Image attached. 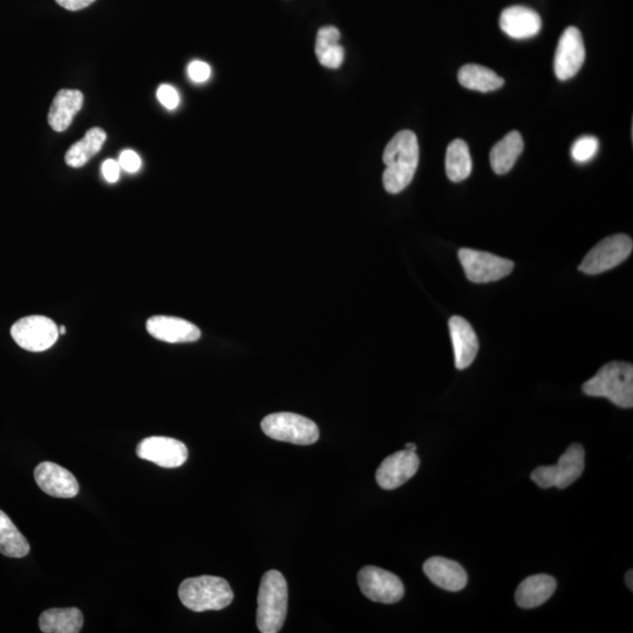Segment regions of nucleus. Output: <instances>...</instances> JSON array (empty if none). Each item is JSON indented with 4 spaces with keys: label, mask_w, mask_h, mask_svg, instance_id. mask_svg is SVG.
Segmentation results:
<instances>
[{
    "label": "nucleus",
    "mask_w": 633,
    "mask_h": 633,
    "mask_svg": "<svg viewBox=\"0 0 633 633\" xmlns=\"http://www.w3.org/2000/svg\"><path fill=\"white\" fill-rule=\"evenodd\" d=\"M448 324L454 347L456 369L465 370L473 364L478 355L480 347L478 336L465 318L453 316Z\"/></svg>",
    "instance_id": "16"
},
{
    "label": "nucleus",
    "mask_w": 633,
    "mask_h": 633,
    "mask_svg": "<svg viewBox=\"0 0 633 633\" xmlns=\"http://www.w3.org/2000/svg\"><path fill=\"white\" fill-rule=\"evenodd\" d=\"M158 99L168 110H174L179 106L180 97L178 91L169 85H161L158 90Z\"/></svg>",
    "instance_id": "30"
},
{
    "label": "nucleus",
    "mask_w": 633,
    "mask_h": 633,
    "mask_svg": "<svg viewBox=\"0 0 633 633\" xmlns=\"http://www.w3.org/2000/svg\"><path fill=\"white\" fill-rule=\"evenodd\" d=\"M419 142L412 131L394 135L386 146L383 160L386 165L383 183L387 193L399 194L413 181L419 165Z\"/></svg>",
    "instance_id": "1"
},
{
    "label": "nucleus",
    "mask_w": 633,
    "mask_h": 633,
    "mask_svg": "<svg viewBox=\"0 0 633 633\" xmlns=\"http://www.w3.org/2000/svg\"><path fill=\"white\" fill-rule=\"evenodd\" d=\"M589 397L607 398L622 408L633 407V366L624 362L604 365L582 387Z\"/></svg>",
    "instance_id": "3"
},
{
    "label": "nucleus",
    "mask_w": 633,
    "mask_h": 633,
    "mask_svg": "<svg viewBox=\"0 0 633 633\" xmlns=\"http://www.w3.org/2000/svg\"><path fill=\"white\" fill-rule=\"evenodd\" d=\"M66 333V328L64 325H61L59 328V335H65Z\"/></svg>",
    "instance_id": "36"
},
{
    "label": "nucleus",
    "mask_w": 633,
    "mask_h": 633,
    "mask_svg": "<svg viewBox=\"0 0 633 633\" xmlns=\"http://www.w3.org/2000/svg\"><path fill=\"white\" fill-rule=\"evenodd\" d=\"M83 624L84 616L77 608L46 610L39 618L40 630L45 633H78Z\"/></svg>",
    "instance_id": "22"
},
{
    "label": "nucleus",
    "mask_w": 633,
    "mask_h": 633,
    "mask_svg": "<svg viewBox=\"0 0 633 633\" xmlns=\"http://www.w3.org/2000/svg\"><path fill=\"white\" fill-rule=\"evenodd\" d=\"M524 142L519 132H510L498 142L490 152V165L498 175H505L512 170L523 152Z\"/></svg>",
    "instance_id": "21"
},
{
    "label": "nucleus",
    "mask_w": 633,
    "mask_h": 633,
    "mask_svg": "<svg viewBox=\"0 0 633 633\" xmlns=\"http://www.w3.org/2000/svg\"><path fill=\"white\" fill-rule=\"evenodd\" d=\"M633 249L631 237L618 234L604 238L584 257L580 271L587 275H600L614 269L628 258Z\"/></svg>",
    "instance_id": "7"
},
{
    "label": "nucleus",
    "mask_w": 633,
    "mask_h": 633,
    "mask_svg": "<svg viewBox=\"0 0 633 633\" xmlns=\"http://www.w3.org/2000/svg\"><path fill=\"white\" fill-rule=\"evenodd\" d=\"M632 577H633L632 570H630L628 571V573H626V576H625L626 585H628V588H630V590L633 589Z\"/></svg>",
    "instance_id": "34"
},
{
    "label": "nucleus",
    "mask_w": 633,
    "mask_h": 633,
    "mask_svg": "<svg viewBox=\"0 0 633 633\" xmlns=\"http://www.w3.org/2000/svg\"><path fill=\"white\" fill-rule=\"evenodd\" d=\"M261 427L269 438L290 444L312 445L319 439L315 422L295 413L270 414L263 419Z\"/></svg>",
    "instance_id": "5"
},
{
    "label": "nucleus",
    "mask_w": 633,
    "mask_h": 633,
    "mask_svg": "<svg viewBox=\"0 0 633 633\" xmlns=\"http://www.w3.org/2000/svg\"><path fill=\"white\" fill-rule=\"evenodd\" d=\"M84 104V95L77 90H61L54 98L50 112L49 124L53 131L64 132L71 126L74 117Z\"/></svg>",
    "instance_id": "20"
},
{
    "label": "nucleus",
    "mask_w": 633,
    "mask_h": 633,
    "mask_svg": "<svg viewBox=\"0 0 633 633\" xmlns=\"http://www.w3.org/2000/svg\"><path fill=\"white\" fill-rule=\"evenodd\" d=\"M183 605L195 612L219 611L229 607L234 600V592L229 583L221 577L201 576L188 578L179 588Z\"/></svg>",
    "instance_id": "4"
},
{
    "label": "nucleus",
    "mask_w": 633,
    "mask_h": 633,
    "mask_svg": "<svg viewBox=\"0 0 633 633\" xmlns=\"http://www.w3.org/2000/svg\"><path fill=\"white\" fill-rule=\"evenodd\" d=\"M598 149H600V141L596 136H581L571 147V158L577 163H587L595 158Z\"/></svg>",
    "instance_id": "28"
},
{
    "label": "nucleus",
    "mask_w": 633,
    "mask_h": 633,
    "mask_svg": "<svg viewBox=\"0 0 633 633\" xmlns=\"http://www.w3.org/2000/svg\"><path fill=\"white\" fill-rule=\"evenodd\" d=\"M500 26L510 38L529 39L540 33L542 19L539 13L526 6H512L502 12Z\"/></svg>",
    "instance_id": "17"
},
{
    "label": "nucleus",
    "mask_w": 633,
    "mask_h": 633,
    "mask_svg": "<svg viewBox=\"0 0 633 633\" xmlns=\"http://www.w3.org/2000/svg\"><path fill=\"white\" fill-rule=\"evenodd\" d=\"M30 553V543L10 520L3 510H0V554L8 557L22 558Z\"/></svg>",
    "instance_id": "27"
},
{
    "label": "nucleus",
    "mask_w": 633,
    "mask_h": 633,
    "mask_svg": "<svg viewBox=\"0 0 633 633\" xmlns=\"http://www.w3.org/2000/svg\"><path fill=\"white\" fill-rule=\"evenodd\" d=\"M120 168L128 173H136L141 167V159L138 154L133 151H125L120 154Z\"/></svg>",
    "instance_id": "31"
},
{
    "label": "nucleus",
    "mask_w": 633,
    "mask_h": 633,
    "mask_svg": "<svg viewBox=\"0 0 633 633\" xmlns=\"http://www.w3.org/2000/svg\"><path fill=\"white\" fill-rule=\"evenodd\" d=\"M11 336L22 349L43 352L57 343L59 326L49 317H24L12 325Z\"/></svg>",
    "instance_id": "8"
},
{
    "label": "nucleus",
    "mask_w": 633,
    "mask_h": 633,
    "mask_svg": "<svg viewBox=\"0 0 633 633\" xmlns=\"http://www.w3.org/2000/svg\"><path fill=\"white\" fill-rule=\"evenodd\" d=\"M340 32L335 26H325L318 31L316 56L324 67L337 70L344 63V47L339 44Z\"/></svg>",
    "instance_id": "23"
},
{
    "label": "nucleus",
    "mask_w": 633,
    "mask_h": 633,
    "mask_svg": "<svg viewBox=\"0 0 633 633\" xmlns=\"http://www.w3.org/2000/svg\"><path fill=\"white\" fill-rule=\"evenodd\" d=\"M56 2L66 10L79 11L93 4L95 0H56Z\"/></svg>",
    "instance_id": "33"
},
{
    "label": "nucleus",
    "mask_w": 633,
    "mask_h": 633,
    "mask_svg": "<svg viewBox=\"0 0 633 633\" xmlns=\"http://www.w3.org/2000/svg\"><path fill=\"white\" fill-rule=\"evenodd\" d=\"M288 584L277 570L265 573L258 591L257 626L262 633L282 630L288 612Z\"/></svg>",
    "instance_id": "2"
},
{
    "label": "nucleus",
    "mask_w": 633,
    "mask_h": 633,
    "mask_svg": "<svg viewBox=\"0 0 633 633\" xmlns=\"http://www.w3.org/2000/svg\"><path fill=\"white\" fill-rule=\"evenodd\" d=\"M188 74L194 83H204V81H207L211 76V68L207 63H204V61L196 60L189 64Z\"/></svg>",
    "instance_id": "29"
},
{
    "label": "nucleus",
    "mask_w": 633,
    "mask_h": 633,
    "mask_svg": "<svg viewBox=\"0 0 633 633\" xmlns=\"http://www.w3.org/2000/svg\"><path fill=\"white\" fill-rule=\"evenodd\" d=\"M140 459L151 461L163 468H178L186 464L188 449L183 442L166 437L142 440L136 447Z\"/></svg>",
    "instance_id": "12"
},
{
    "label": "nucleus",
    "mask_w": 633,
    "mask_h": 633,
    "mask_svg": "<svg viewBox=\"0 0 633 633\" xmlns=\"http://www.w3.org/2000/svg\"><path fill=\"white\" fill-rule=\"evenodd\" d=\"M459 83L468 90L482 93L499 90L505 85V80L494 71L480 65L469 64L460 68Z\"/></svg>",
    "instance_id": "25"
},
{
    "label": "nucleus",
    "mask_w": 633,
    "mask_h": 633,
    "mask_svg": "<svg viewBox=\"0 0 633 633\" xmlns=\"http://www.w3.org/2000/svg\"><path fill=\"white\" fill-rule=\"evenodd\" d=\"M406 449L411 452H417V446H415L414 444H407Z\"/></svg>",
    "instance_id": "35"
},
{
    "label": "nucleus",
    "mask_w": 633,
    "mask_h": 633,
    "mask_svg": "<svg viewBox=\"0 0 633 633\" xmlns=\"http://www.w3.org/2000/svg\"><path fill=\"white\" fill-rule=\"evenodd\" d=\"M472 158L464 140L456 139L449 144L446 153V173L448 179L458 183L472 174Z\"/></svg>",
    "instance_id": "26"
},
{
    "label": "nucleus",
    "mask_w": 633,
    "mask_h": 633,
    "mask_svg": "<svg viewBox=\"0 0 633 633\" xmlns=\"http://www.w3.org/2000/svg\"><path fill=\"white\" fill-rule=\"evenodd\" d=\"M459 260L473 283H490L512 274L514 262L500 256L473 249H460Z\"/></svg>",
    "instance_id": "9"
},
{
    "label": "nucleus",
    "mask_w": 633,
    "mask_h": 633,
    "mask_svg": "<svg viewBox=\"0 0 633 633\" xmlns=\"http://www.w3.org/2000/svg\"><path fill=\"white\" fill-rule=\"evenodd\" d=\"M420 459L417 453L399 451L389 456L378 468L376 479L378 485L386 490H392L403 486L408 480L417 474Z\"/></svg>",
    "instance_id": "13"
},
{
    "label": "nucleus",
    "mask_w": 633,
    "mask_h": 633,
    "mask_svg": "<svg viewBox=\"0 0 633 633\" xmlns=\"http://www.w3.org/2000/svg\"><path fill=\"white\" fill-rule=\"evenodd\" d=\"M585 60V47L582 33L577 27L570 26L562 33L558 42L554 71L556 77L562 81L574 78L581 70Z\"/></svg>",
    "instance_id": "11"
},
{
    "label": "nucleus",
    "mask_w": 633,
    "mask_h": 633,
    "mask_svg": "<svg viewBox=\"0 0 633 633\" xmlns=\"http://www.w3.org/2000/svg\"><path fill=\"white\" fill-rule=\"evenodd\" d=\"M585 452L581 445H571L554 466L536 468L532 480L541 488L566 489L581 478Z\"/></svg>",
    "instance_id": "6"
},
{
    "label": "nucleus",
    "mask_w": 633,
    "mask_h": 633,
    "mask_svg": "<svg viewBox=\"0 0 633 633\" xmlns=\"http://www.w3.org/2000/svg\"><path fill=\"white\" fill-rule=\"evenodd\" d=\"M358 584L363 594L373 602L398 603L405 595L404 584L400 578L377 567H365L360 570Z\"/></svg>",
    "instance_id": "10"
},
{
    "label": "nucleus",
    "mask_w": 633,
    "mask_h": 633,
    "mask_svg": "<svg viewBox=\"0 0 633 633\" xmlns=\"http://www.w3.org/2000/svg\"><path fill=\"white\" fill-rule=\"evenodd\" d=\"M147 331L155 339L169 344L194 343L201 338V331L196 325L178 317H151Z\"/></svg>",
    "instance_id": "15"
},
{
    "label": "nucleus",
    "mask_w": 633,
    "mask_h": 633,
    "mask_svg": "<svg viewBox=\"0 0 633 633\" xmlns=\"http://www.w3.org/2000/svg\"><path fill=\"white\" fill-rule=\"evenodd\" d=\"M557 584L549 575H534L526 578L515 592L517 605L522 609L541 607L554 595Z\"/></svg>",
    "instance_id": "19"
},
{
    "label": "nucleus",
    "mask_w": 633,
    "mask_h": 633,
    "mask_svg": "<svg viewBox=\"0 0 633 633\" xmlns=\"http://www.w3.org/2000/svg\"><path fill=\"white\" fill-rule=\"evenodd\" d=\"M424 573L437 587L447 591H460L465 589L468 576L466 570L451 560L444 557H432L424 564Z\"/></svg>",
    "instance_id": "18"
},
{
    "label": "nucleus",
    "mask_w": 633,
    "mask_h": 633,
    "mask_svg": "<svg viewBox=\"0 0 633 633\" xmlns=\"http://www.w3.org/2000/svg\"><path fill=\"white\" fill-rule=\"evenodd\" d=\"M102 174L106 181L110 183L118 182L120 178V165L119 162L114 160H107L102 165Z\"/></svg>",
    "instance_id": "32"
},
{
    "label": "nucleus",
    "mask_w": 633,
    "mask_h": 633,
    "mask_svg": "<svg viewBox=\"0 0 633 633\" xmlns=\"http://www.w3.org/2000/svg\"><path fill=\"white\" fill-rule=\"evenodd\" d=\"M34 479L39 488L53 498L71 499L79 493V483L74 475L54 462H42L34 471Z\"/></svg>",
    "instance_id": "14"
},
{
    "label": "nucleus",
    "mask_w": 633,
    "mask_h": 633,
    "mask_svg": "<svg viewBox=\"0 0 633 633\" xmlns=\"http://www.w3.org/2000/svg\"><path fill=\"white\" fill-rule=\"evenodd\" d=\"M107 135L104 129L94 127L84 136L83 140L77 142L68 149L65 155L67 166L72 168L84 167L93 156L97 155L104 146Z\"/></svg>",
    "instance_id": "24"
}]
</instances>
